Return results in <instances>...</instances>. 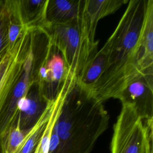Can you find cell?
<instances>
[{
    "instance_id": "cell-11",
    "label": "cell",
    "mask_w": 153,
    "mask_h": 153,
    "mask_svg": "<svg viewBox=\"0 0 153 153\" xmlns=\"http://www.w3.org/2000/svg\"><path fill=\"white\" fill-rule=\"evenodd\" d=\"M48 102L40 92L38 84H33L27 95L19 103L16 125L24 130L32 128L41 116Z\"/></svg>"
},
{
    "instance_id": "cell-6",
    "label": "cell",
    "mask_w": 153,
    "mask_h": 153,
    "mask_svg": "<svg viewBox=\"0 0 153 153\" xmlns=\"http://www.w3.org/2000/svg\"><path fill=\"white\" fill-rule=\"evenodd\" d=\"M31 36L32 30H26L0 62V114L22 74Z\"/></svg>"
},
{
    "instance_id": "cell-15",
    "label": "cell",
    "mask_w": 153,
    "mask_h": 153,
    "mask_svg": "<svg viewBox=\"0 0 153 153\" xmlns=\"http://www.w3.org/2000/svg\"><path fill=\"white\" fill-rule=\"evenodd\" d=\"M54 99L48 102L46 108L35 126L30 129L24 143L17 153H34L50 117Z\"/></svg>"
},
{
    "instance_id": "cell-4",
    "label": "cell",
    "mask_w": 153,
    "mask_h": 153,
    "mask_svg": "<svg viewBox=\"0 0 153 153\" xmlns=\"http://www.w3.org/2000/svg\"><path fill=\"white\" fill-rule=\"evenodd\" d=\"M51 45L61 53L69 75L76 81L97 52L82 36L78 22L48 25L42 30Z\"/></svg>"
},
{
    "instance_id": "cell-13",
    "label": "cell",
    "mask_w": 153,
    "mask_h": 153,
    "mask_svg": "<svg viewBox=\"0 0 153 153\" xmlns=\"http://www.w3.org/2000/svg\"><path fill=\"white\" fill-rule=\"evenodd\" d=\"M48 0H19V13L29 30H41L48 25L46 10Z\"/></svg>"
},
{
    "instance_id": "cell-12",
    "label": "cell",
    "mask_w": 153,
    "mask_h": 153,
    "mask_svg": "<svg viewBox=\"0 0 153 153\" xmlns=\"http://www.w3.org/2000/svg\"><path fill=\"white\" fill-rule=\"evenodd\" d=\"M82 3L83 0H48L46 10L47 24L78 22Z\"/></svg>"
},
{
    "instance_id": "cell-3",
    "label": "cell",
    "mask_w": 153,
    "mask_h": 153,
    "mask_svg": "<svg viewBox=\"0 0 153 153\" xmlns=\"http://www.w3.org/2000/svg\"><path fill=\"white\" fill-rule=\"evenodd\" d=\"M47 35L40 30H32L31 41L26 54L22 74L0 114V137L16 126L19 115L18 105L33 84L37 83L38 72L48 49Z\"/></svg>"
},
{
    "instance_id": "cell-10",
    "label": "cell",
    "mask_w": 153,
    "mask_h": 153,
    "mask_svg": "<svg viewBox=\"0 0 153 153\" xmlns=\"http://www.w3.org/2000/svg\"><path fill=\"white\" fill-rule=\"evenodd\" d=\"M138 66L140 71L153 75V0H147L139 36Z\"/></svg>"
},
{
    "instance_id": "cell-17",
    "label": "cell",
    "mask_w": 153,
    "mask_h": 153,
    "mask_svg": "<svg viewBox=\"0 0 153 153\" xmlns=\"http://www.w3.org/2000/svg\"><path fill=\"white\" fill-rule=\"evenodd\" d=\"M8 51V13L5 0H0V62Z\"/></svg>"
},
{
    "instance_id": "cell-9",
    "label": "cell",
    "mask_w": 153,
    "mask_h": 153,
    "mask_svg": "<svg viewBox=\"0 0 153 153\" xmlns=\"http://www.w3.org/2000/svg\"><path fill=\"white\" fill-rule=\"evenodd\" d=\"M55 50L53 47L47 60L45 76L38 84L40 92L47 101L55 98L69 75L62 57Z\"/></svg>"
},
{
    "instance_id": "cell-16",
    "label": "cell",
    "mask_w": 153,
    "mask_h": 153,
    "mask_svg": "<svg viewBox=\"0 0 153 153\" xmlns=\"http://www.w3.org/2000/svg\"><path fill=\"white\" fill-rule=\"evenodd\" d=\"M30 129L21 130L17 125L11 128L5 135L1 137L4 153H17L24 143Z\"/></svg>"
},
{
    "instance_id": "cell-2",
    "label": "cell",
    "mask_w": 153,
    "mask_h": 153,
    "mask_svg": "<svg viewBox=\"0 0 153 153\" xmlns=\"http://www.w3.org/2000/svg\"><path fill=\"white\" fill-rule=\"evenodd\" d=\"M109 121L103 103L75 82L53 126V132L59 139L54 153H90L107 129Z\"/></svg>"
},
{
    "instance_id": "cell-14",
    "label": "cell",
    "mask_w": 153,
    "mask_h": 153,
    "mask_svg": "<svg viewBox=\"0 0 153 153\" xmlns=\"http://www.w3.org/2000/svg\"><path fill=\"white\" fill-rule=\"evenodd\" d=\"M76 82L75 79L70 76L67 77L59 93L54 99L52 111L47 123L46 127L39 140L34 153H48L51 135L54 123L62 110L65 100L73 84Z\"/></svg>"
},
{
    "instance_id": "cell-18",
    "label": "cell",
    "mask_w": 153,
    "mask_h": 153,
    "mask_svg": "<svg viewBox=\"0 0 153 153\" xmlns=\"http://www.w3.org/2000/svg\"><path fill=\"white\" fill-rule=\"evenodd\" d=\"M0 153H4L2 145V142H1V138L0 137Z\"/></svg>"
},
{
    "instance_id": "cell-1",
    "label": "cell",
    "mask_w": 153,
    "mask_h": 153,
    "mask_svg": "<svg viewBox=\"0 0 153 153\" xmlns=\"http://www.w3.org/2000/svg\"><path fill=\"white\" fill-rule=\"evenodd\" d=\"M147 0H131L116 28L100 50L103 71L88 94L99 102L118 99L140 75L138 66L139 36Z\"/></svg>"
},
{
    "instance_id": "cell-5",
    "label": "cell",
    "mask_w": 153,
    "mask_h": 153,
    "mask_svg": "<svg viewBox=\"0 0 153 153\" xmlns=\"http://www.w3.org/2000/svg\"><path fill=\"white\" fill-rule=\"evenodd\" d=\"M153 141V119L143 120L130 105L122 108L113 127L111 153H146Z\"/></svg>"
},
{
    "instance_id": "cell-7",
    "label": "cell",
    "mask_w": 153,
    "mask_h": 153,
    "mask_svg": "<svg viewBox=\"0 0 153 153\" xmlns=\"http://www.w3.org/2000/svg\"><path fill=\"white\" fill-rule=\"evenodd\" d=\"M127 0H83L79 15V26L83 37L92 45H98L95 40L96 27L99 21L115 13Z\"/></svg>"
},
{
    "instance_id": "cell-8",
    "label": "cell",
    "mask_w": 153,
    "mask_h": 153,
    "mask_svg": "<svg viewBox=\"0 0 153 153\" xmlns=\"http://www.w3.org/2000/svg\"><path fill=\"white\" fill-rule=\"evenodd\" d=\"M131 106L143 120L153 119V75L142 74L130 83L118 99Z\"/></svg>"
}]
</instances>
